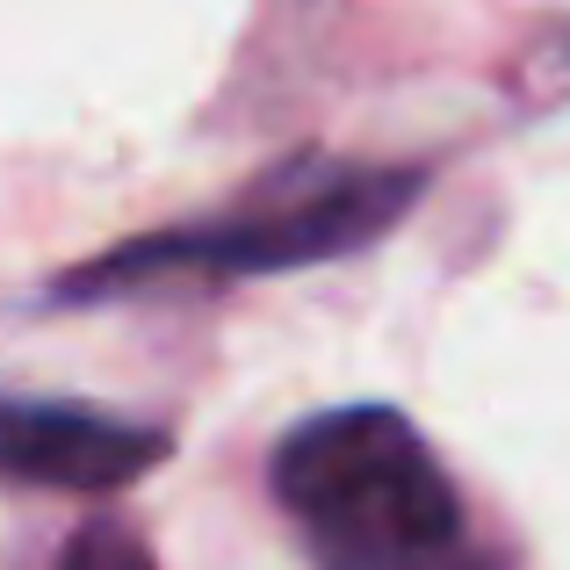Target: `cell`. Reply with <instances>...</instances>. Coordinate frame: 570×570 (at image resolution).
Segmentation results:
<instances>
[{"instance_id": "1", "label": "cell", "mask_w": 570, "mask_h": 570, "mask_svg": "<svg viewBox=\"0 0 570 570\" xmlns=\"http://www.w3.org/2000/svg\"><path fill=\"white\" fill-rule=\"evenodd\" d=\"M267 484L318 570H499L470 542L441 455L397 404H340L289 426Z\"/></svg>"}, {"instance_id": "2", "label": "cell", "mask_w": 570, "mask_h": 570, "mask_svg": "<svg viewBox=\"0 0 570 570\" xmlns=\"http://www.w3.org/2000/svg\"><path fill=\"white\" fill-rule=\"evenodd\" d=\"M419 203L412 167H318L311 181L282 174L275 188H253L238 209L174 232H145L95 261L66 267L51 282V304H116L153 282H246V275H289L340 253H362Z\"/></svg>"}, {"instance_id": "3", "label": "cell", "mask_w": 570, "mask_h": 570, "mask_svg": "<svg viewBox=\"0 0 570 570\" xmlns=\"http://www.w3.org/2000/svg\"><path fill=\"white\" fill-rule=\"evenodd\" d=\"M174 455L167 426L101 412L80 397L0 390V476L37 491H124Z\"/></svg>"}, {"instance_id": "4", "label": "cell", "mask_w": 570, "mask_h": 570, "mask_svg": "<svg viewBox=\"0 0 570 570\" xmlns=\"http://www.w3.org/2000/svg\"><path fill=\"white\" fill-rule=\"evenodd\" d=\"M51 570H159V557H153V542H145L138 528H124V520H87V528L58 549Z\"/></svg>"}]
</instances>
